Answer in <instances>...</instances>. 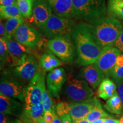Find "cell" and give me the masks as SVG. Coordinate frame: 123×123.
<instances>
[{
  "label": "cell",
  "instance_id": "obj_11",
  "mask_svg": "<svg viewBox=\"0 0 123 123\" xmlns=\"http://www.w3.org/2000/svg\"><path fill=\"white\" fill-rule=\"evenodd\" d=\"M42 35L38 30L29 24H23L13 36L14 39L30 49L35 48L41 41Z\"/></svg>",
  "mask_w": 123,
  "mask_h": 123
},
{
  "label": "cell",
  "instance_id": "obj_10",
  "mask_svg": "<svg viewBox=\"0 0 123 123\" xmlns=\"http://www.w3.org/2000/svg\"><path fill=\"white\" fill-rule=\"evenodd\" d=\"M121 51L115 46L105 47L95 63L105 78L111 76L117 59Z\"/></svg>",
  "mask_w": 123,
  "mask_h": 123
},
{
  "label": "cell",
  "instance_id": "obj_23",
  "mask_svg": "<svg viewBox=\"0 0 123 123\" xmlns=\"http://www.w3.org/2000/svg\"><path fill=\"white\" fill-rule=\"evenodd\" d=\"M104 108L110 113L120 115L123 110V103L120 96L117 93L106 101Z\"/></svg>",
  "mask_w": 123,
  "mask_h": 123
},
{
  "label": "cell",
  "instance_id": "obj_19",
  "mask_svg": "<svg viewBox=\"0 0 123 123\" xmlns=\"http://www.w3.org/2000/svg\"><path fill=\"white\" fill-rule=\"evenodd\" d=\"M83 74L84 79L93 89H96L105 78L95 63L85 66Z\"/></svg>",
  "mask_w": 123,
  "mask_h": 123
},
{
  "label": "cell",
  "instance_id": "obj_6",
  "mask_svg": "<svg viewBox=\"0 0 123 123\" xmlns=\"http://www.w3.org/2000/svg\"><path fill=\"white\" fill-rule=\"evenodd\" d=\"M40 65L34 56L29 54L25 56L18 63L12 67L11 73L17 79L26 86L37 74Z\"/></svg>",
  "mask_w": 123,
  "mask_h": 123
},
{
  "label": "cell",
  "instance_id": "obj_28",
  "mask_svg": "<svg viewBox=\"0 0 123 123\" xmlns=\"http://www.w3.org/2000/svg\"><path fill=\"white\" fill-rule=\"evenodd\" d=\"M10 58L9 55L8 47H7V41L6 38H0V62H1V69L4 68L6 64L10 61Z\"/></svg>",
  "mask_w": 123,
  "mask_h": 123
},
{
  "label": "cell",
  "instance_id": "obj_7",
  "mask_svg": "<svg viewBox=\"0 0 123 123\" xmlns=\"http://www.w3.org/2000/svg\"><path fill=\"white\" fill-rule=\"evenodd\" d=\"M25 87L24 84L13 76L11 72L5 71L1 74L0 93L5 96L25 102Z\"/></svg>",
  "mask_w": 123,
  "mask_h": 123
},
{
  "label": "cell",
  "instance_id": "obj_20",
  "mask_svg": "<svg viewBox=\"0 0 123 123\" xmlns=\"http://www.w3.org/2000/svg\"><path fill=\"white\" fill-rule=\"evenodd\" d=\"M117 93L116 84L109 78H105L101 81L98 91L99 97L105 100H107Z\"/></svg>",
  "mask_w": 123,
  "mask_h": 123
},
{
  "label": "cell",
  "instance_id": "obj_40",
  "mask_svg": "<svg viewBox=\"0 0 123 123\" xmlns=\"http://www.w3.org/2000/svg\"><path fill=\"white\" fill-rule=\"evenodd\" d=\"M103 123H120V120L115 119L110 117H107L104 119Z\"/></svg>",
  "mask_w": 123,
  "mask_h": 123
},
{
  "label": "cell",
  "instance_id": "obj_30",
  "mask_svg": "<svg viewBox=\"0 0 123 123\" xmlns=\"http://www.w3.org/2000/svg\"><path fill=\"white\" fill-rule=\"evenodd\" d=\"M42 104L44 112L48 111H53V108L55 107L53 100L51 99V95L49 93L48 90L46 89V86L44 87L42 91Z\"/></svg>",
  "mask_w": 123,
  "mask_h": 123
},
{
  "label": "cell",
  "instance_id": "obj_4",
  "mask_svg": "<svg viewBox=\"0 0 123 123\" xmlns=\"http://www.w3.org/2000/svg\"><path fill=\"white\" fill-rule=\"evenodd\" d=\"M75 25V21L72 18L62 17L54 14L41 29L47 38L53 39L60 37H72Z\"/></svg>",
  "mask_w": 123,
  "mask_h": 123
},
{
  "label": "cell",
  "instance_id": "obj_26",
  "mask_svg": "<svg viewBox=\"0 0 123 123\" xmlns=\"http://www.w3.org/2000/svg\"><path fill=\"white\" fill-rule=\"evenodd\" d=\"M107 117H110V115L103 110L102 105L99 100L91 111L87 115L86 119L88 120L90 123H92L97 120L101 119V118Z\"/></svg>",
  "mask_w": 123,
  "mask_h": 123
},
{
  "label": "cell",
  "instance_id": "obj_35",
  "mask_svg": "<svg viewBox=\"0 0 123 123\" xmlns=\"http://www.w3.org/2000/svg\"><path fill=\"white\" fill-rule=\"evenodd\" d=\"M117 91L123 103V81L117 83Z\"/></svg>",
  "mask_w": 123,
  "mask_h": 123
},
{
  "label": "cell",
  "instance_id": "obj_45",
  "mask_svg": "<svg viewBox=\"0 0 123 123\" xmlns=\"http://www.w3.org/2000/svg\"></svg>",
  "mask_w": 123,
  "mask_h": 123
},
{
  "label": "cell",
  "instance_id": "obj_31",
  "mask_svg": "<svg viewBox=\"0 0 123 123\" xmlns=\"http://www.w3.org/2000/svg\"><path fill=\"white\" fill-rule=\"evenodd\" d=\"M70 102H59L55 105V110L58 115L61 117L65 114H68Z\"/></svg>",
  "mask_w": 123,
  "mask_h": 123
},
{
  "label": "cell",
  "instance_id": "obj_24",
  "mask_svg": "<svg viewBox=\"0 0 123 123\" xmlns=\"http://www.w3.org/2000/svg\"><path fill=\"white\" fill-rule=\"evenodd\" d=\"M0 16L1 19H9L13 18L23 17L17 4L12 6H0Z\"/></svg>",
  "mask_w": 123,
  "mask_h": 123
},
{
  "label": "cell",
  "instance_id": "obj_17",
  "mask_svg": "<svg viewBox=\"0 0 123 123\" xmlns=\"http://www.w3.org/2000/svg\"><path fill=\"white\" fill-rule=\"evenodd\" d=\"M53 13L62 17L73 18V0H47Z\"/></svg>",
  "mask_w": 123,
  "mask_h": 123
},
{
  "label": "cell",
  "instance_id": "obj_22",
  "mask_svg": "<svg viewBox=\"0 0 123 123\" xmlns=\"http://www.w3.org/2000/svg\"><path fill=\"white\" fill-rule=\"evenodd\" d=\"M107 13L109 16L123 20V0H108Z\"/></svg>",
  "mask_w": 123,
  "mask_h": 123
},
{
  "label": "cell",
  "instance_id": "obj_12",
  "mask_svg": "<svg viewBox=\"0 0 123 123\" xmlns=\"http://www.w3.org/2000/svg\"><path fill=\"white\" fill-rule=\"evenodd\" d=\"M67 80V75L62 67H58L50 71L46 78L47 90L51 96L59 98L63 86Z\"/></svg>",
  "mask_w": 123,
  "mask_h": 123
},
{
  "label": "cell",
  "instance_id": "obj_27",
  "mask_svg": "<svg viewBox=\"0 0 123 123\" xmlns=\"http://www.w3.org/2000/svg\"><path fill=\"white\" fill-rule=\"evenodd\" d=\"M35 1V0H17V4L23 17L29 19L31 17Z\"/></svg>",
  "mask_w": 123,
  "mask_h": 123
},
{
  "label": "cell",
  "instance_id": "obj_3",
  "mask_svg": "<svg viewBox=\"0 0 123 123\" xmlns=\"http://www.w3.org/2000/svg\"><path fill=\"white\" fill-rule=\"evenodd\" d=\"M73 18L91 24L105 16V0H73Z\"/></svg>",
  "mask_w": 123,
  "mask_h": 123
},
{
  "label": "cell",
  "instance_id": "obj_14",
  "mask_svg": "<svg viewBox=\"0 0 123 123\" xmlns=\"http://www.w3.org/2000/svg\"><path fill=\"white\" fill-rule=\"evenodd\" d=\"M99 100L96 97L81 102H70L68 114L73 120L85 119Z\"/></svg>",
  "mask_w": 123,
  "mask_h": 123
},
{
  "label": "cell",
  "instance_id": "obj_44",
  "mask_svg": "<svg viewBox=\"0 0 123 123\" xmlns=\"http://www.w3.org/2000/svg\"><path fill=\"white\" fill-rule=\"evenodd\" d=\"M120 123H123V116L120 119Z\"/></svg>",
  "mask_w": 123,
  "mask_h": 123
},
{
  "label": "cell",
  "instance_id": "obj_5",
  "mask_svg": "<svg viewBox=\"0 0 123 123\" xmlns=\"http://www.w3.org/2000/svg\"><path fill=\"white\" fill-rule=\"evenodd\" d=\"M64 92L68 101L73 103L88 100L93 95V88L86 80L75 79L71 74L67 76Z\"/></svg>",
  "mask_w": 123,
  "mask_h": 123
},
{
  "label": "cell",
  "instance_id": "obj_25",
  "mask_svg": "<svg viewBox=\"0 0 123 123\" xmlns=\"http://www.w3.org/2000/svg\"><path fill=\"white\" fill-rule=\"evenodd\" d=\"M24 17L13 18L7 19L4 24L6 30V38H13L15 32L22 25L24 24Z\"/></svg>",
  "mask_w": 123,
  "mask_h": 123
},
{
  "label": "cell",
  "instance_id": "obj_43",
  "mask_svg": "<svg viewBox=\"0 0 123 123\" xmlns=\"http://www.w3.org/2000/svg\"><path fill=\"white\" fill-rule=\"evenodd\" d=\"M36 123H47L44 120L43 117H41V119L38 120L36 122Z\"/></svg>",
  "mask_w": 123,
  "mask_h": 123
},
{
  "label": "cell",
  "instance_id": "obj_18",
  "mask_svg": "<svg viewBox=\"0 0 123 123\" xmlns=\"http://www.w3.org/2000/svg\"><path fill=\"white\" fill-rule=\"evenodd\" d=\"M24 110L21 120L24 123H36L39 119L43 117L44 111L42 103L35 105L24 104Z\"/></svg>",
  "mask_w": 123,
  "mask_h": 123
},
{
  "label": "cell",
  "instance_id": "obj_39",
  "mask_svg": "<svg viewBox=\"0 0 123 123\" xmlns=\"http://www.w3.org/2000/svg\"><path fill=\"white\" fill-rule=\"evenodd\" d=\"M6 30L5 24L1 21L0 23V36L1 38H6Z\"/></svg>",
  "mask_w": 123,
  "mask_h": 123
},
{
  "label": "cell",
  "instance_id": "obj_15",
  "mask_svg": "<svg viewBox=\"0 0 123 123\" xmlns=\"http://www.w3.org/2000/svg\"><path fill=\"white\" fill-rule=\"evenodd\" d=\"M24 104L14 98L6 96L0 93V112L21 119Z\"/></svg>",
  "mask_w": 123,
  "mask_h": 123
},
{
  "label": "cell",
  "instance_id": "obj_36",
  "mask_svg": "<svg viewBox=\"0 0 123 123\" xmlns=\"http://www.w3.org/2000/svg\"><path fill=\"white\" fill-rule=\"evenodd\" d=\"M1 6H12L17 4V0H0Z\"/></svg>",
  "mask_w": 123,
  "mask_h": 123
},
{
  "label": "cell",
  "instance_id": "obj_13",
  "mask_svg": "<svg viewBox=\"0 0 123 123\" xmlns=\"http://www.w3.org/2000/svg\"><path fill=\"white\" fill-rule=\"evenodd\" d=\"M53 14V12L47 0H35L29 21L34 26L41 28Z\"/></svg>",
  "mask_w": 123,
  "mask_h": 123
},
{
  "label": "cell",
  "instance_id": "obj_41",
  "mask_svg": "<svg viewBox=\"0 0 123 123\" xmlns=\"http://www.w3.org/2000/svg\"><path fill=\"white\" fill-rule=\"evenodd\" d=\"M73 123H90L86 118L78 120H73Z\"/></svg>",
  "mask_w": 123,
  "mask_h": 123
},
{
  "label": "cell",
  "instance_id": "obj_9",
  "mask_svg": "<svg viewBox=\"0 0 123 123\" xmlns=\"http://www.w3.org/2000/svg\"><path fill=\"white\" fill-rule=\"evenodd\" d=\"M46 71L41 68L30 83L25 87V103L27 105H35L42 103V91L45 84Z\"/></svg>",
  "mask_w": 123,
  "mask_h": 123
},
{
  "label": "cell",
  "instance_id": "obj_21",
  "mask_svg": "<svg viewBox=\"0 0 123 123\" xmlns=\"http://www.w3.org/2000/svg\"><path fill=\"white\" fill-rule=\"evenodd\" d=\"M62 64L61 60L51 52H46L39 58V65L45 71H51Z\"/></svg>",
  "mask_w": 123,
  "mask_h": 123
},
{
  "label": "cell",
  "instance_id": "obj_38",
  "mask_svg": "<svg viewBox=\"0 0 123 123\" xmlns=\"http://www.w3.org/2000/svg\"><path fill=\"white\" fill-rule=\"evenodd\" d=\"M53 120L51 123H62V119L61 117L58 115L55 110V107L54 108L53 110Z\"/></svg>",
  "mask_w": 123,
  "mask_h": 123
},
{
  "label": "cell",
  "instance_id": "obj_2",
  "mask_svg": "<svg viewBox=\"0 0 123 123\" xmlns=\"http://www.w3.org/2000/svg\"><path fill=\"white\" fill-rule=\"evenodd\" d=\"M97 42L103 49L114 46L123 27V23L110 16H104L91 24Z\"/></svg>",
  "mask_w": 123,
  "mask_h": 123
},
{
  "label": "cell",
  "instance_id": "obj_33",
  "mask_svg": "<svg viewBox=\"0 0 123 123\" xmlns=\"http://www.w3.org/2000/svg\"><path fill=\"white\" fill-rule=\"evenodd\" d=\"M114 46L119 49L121 52H123V27Z\"/></svg>",
  "mask_w": 123,
  "mask_h": 123
},
{
  "label": "cell",
  "instance_id": "obj_8",
  "mask_svg": "<svg viewBox=\"0 0 123 123\" xmlns=\"http://www.w3.org/2000/svg\"><path fill=\"white\" fill-rule=\"evenodd\" d=\"M47 46L52 53L63 62L72 61L75 56L76 49L71 37H60L50 39Z\"/></svg>",
  "mask_w": 123,
  "mask_h": 123
},
{
  "label": "cell",
  "instance_id": "obj_1",
  "mask_svg": "<svg viewBox=\"0 0 123 123\" xmlns=\"http://www.w3.org/2000/svg\"><path fill=\"white\" fill-rule=\"evenodd\" d=\"M72 38L79 63L86 66L96 62L103 49L97 42L91 24L84 22L76 24Z\"/></svg>",
  "mask_w": 123,
  "mask_h": 123
},
{
  "label": "cell",
  "instance_id": "obj_32",
  "mask_svg": "<svg viewBox=\"0 0 123 123\" xmlns=\"http://www.w3.org/2000/svg\"><path fill=\"white\" fill-rule=\"evenodd\" d=\"M0 123H23L20 119L0 112Z\"/></svg>",
  "mask_w": 123,
  "mask_h": 123
},
{
  "label": "cell",
  "instance_id": "obj_16",
  "mask_svg": "<svg viewBox=\"0 0 123 123\" xmlns=\"http://www.w3.org/2000/svg\"><path fill=\"white\" fill-rule=\"evenodd\" d=\"M7 47L10 58L12 67L17 65L25 56L31 54L30 49L19 43L12 38H7Z\"/></svg>",
  "mask_w": 123,
  "mask_h": 123
},
{
  "label": "cell",
  "instance_id": "obj_37",
  "mask_svg": "<svg viewBox=\"0 0 123 123\" xmlns=\"http://www.w3.org/2000/svg\"><path fill=\"white\" fill-rule=\"evenodd\" d=\"M62 123H73V119L69 114H65L61 117Z\"/></svg>",
  "mask_w": 123,
  "mask_h": 123
},
{
  "label": "cell",
  "instance_id": "obj_42",
  "mask_svg": "<svg viewBox=\"0 0 123 123\" xmlns=\"http://www.w3.org/2000/svg\"><path fill=\"white\" fill-rule=\"evenodd\" d=\"M105 117H104V118H101V119H100L99 120H97L93 121V123H103L104 121V119H105Z\"/></svg>",
  "mask_w": 123,
  "mask_h": 123
},
{
  "label": "cell",
  "instance_id": "obj_34",
  "mask_svg": "<svg viewBox=\"0 0 123 123\" xmlns=\"http://www.w3.org/2000/svg\"><path fill=\"white\" fill-rule=\"evenodd\" d=\"M43 118L46 122L47 123H51L53 120V111H48L44 112V114L43 116Z\"/></svg>",
  "mask_w": 123,
  "mask_h": 123
},
{
  "label": "cell",
  "instance_id": "obj_29",
  "mask_svg": "<svg viewBox=\"0 0 123 123\" xmlns=\"http://www.w3.org/2000/svg\"><path fill=\"white\" fill-rule=\"evenodd\" d=\"M111 77L116 83L123 81V54L118 56Z\"/></svg>",
  "mask_w": 123,
  "mask_h": 123
}]
</instances>
